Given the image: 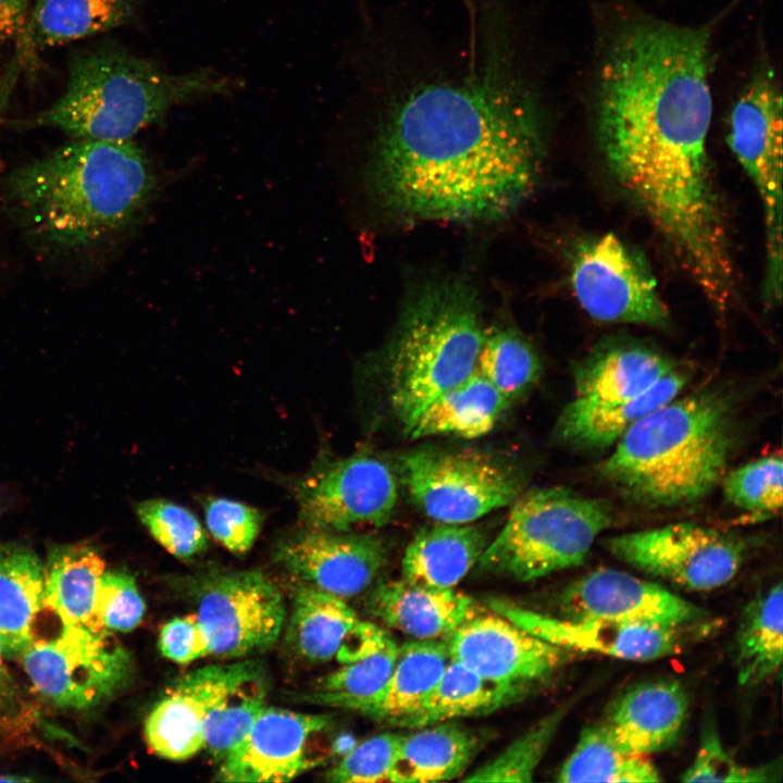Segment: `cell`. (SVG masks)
I'll return each mask as SVG.
<instances>
[{"instance_id": "1", "label": "cell", "mask_w": 783, "mask_h": 783, "mask_svg": "<svg viewBox=\"0 0 783 783\" xmlns=\"http://www.w3.org/2000/svg\"><path fill=\"white\" fill-rule=\"evenodd\" d=\"M713 25L627 10L597 41L588 92L597 147L672 245L705 240L724 221L708 151Z\"/></svg>"}, {"instance_id": "2", "label": "cell", "mask_w": 783, "mask_h": 783, "mask_svg": "<svg viewBox=\"0 0 783 783\" xmlns=\"http://www.w3.org/2000/svg\"><path fill=\"white\" fill-rule=\"evenodd\" d=\"M545 121L526 90L498 79L424 83L390 103L373 142L370 184L406 220L488 222L535 189Z\"/></svg>"}, {"instance_id": "3", "label": "cell", "mask_w": 783, "mask_h": 783, "mask_svg": "<svg viewBox=\"0 0 783 783\" xmlns=\"http://www.w3.org/2000/svg\"><path fill=\"white\" fill-rule=\"evenodd\" d=\"M156 185L147 156L130 140L76 139L12 171L1 191L33 243L71 253L95 249L129 227Z\"/></svg>"}, {"instance_id": "4", "label": "cell", "mask_w": 783, "mask_h": 783, "mask_svg": "<svg viewBox=\"0 0 783 783\" xmlns=\"http://www.w3.org/2000/svg\"><path fill=\"white\" fill-rule=\"evenodd\" d=\"M735 435L733 409L721 393L676 396L631 426L598 470L642 505H688L721 481Z\"/></svg>"}, {"instance_id": "5", "label": "cell", "mask_w": 783, "mask_h": 783, "mask_svg": "<svg viewBox=\"0 0 783 783\" xmlns=\"http://www.w3.org/2000/svg\"><path fill=\"white\" fill-rule=\"evenodd\" d=\"M232 87L213 70L170 73L122 48L105 46L75 54L60 98L15 123L55 128L75 139L130 140L171 108L227 94Z\"/></svg>"}, {"instance_id": "6", "label": "cell", "mask_w": 783, "mask_h": 783, "mask_svg": "<svg viewBox=\"0 0 783 783\" xmlns=\"http://www.w3.org/2000/svg\"><path fill=\"white\" fill-rule=\"evenodd\" d=\"M484 337L468 278L433 276L409 288L386 355L389 400L406 432L431 400L475 371Z\"/></svg>"}, {"instance_id": "7", "label": "cell", "mask_w": 783, "mask_h": 783, "mask_svg": "<svg viewBox=\"0 0 783 783\" xmlns=\"http://www.w3.org/2000/svg\"><path fill=\"white\" fill-rule=\"evenodd\" d=\"M612 520L607 500L563 487L530 490L513 501L506 523L476 566L521 582L577 567Z\"/></svg>"}, {"instance_id": "8", "label": "cell", "mask_w": 783, "mask_h": 783, "mask_svg": "<svg viewBox=\"0 0 783 783\" xmlns=\"http://www.w3.org/2000/svg\"><path fill=\"white\" fill-rule=\"evenodd\" d=\"M782 91L773 67L761 61L734 101L728 142L755 187L766 229L765 297L779 303L782 296Z\"/></svg>"}, {"instance_id": "9", "label": "cell", "mask_w": 783, "mask_h": 783, "mask_svg": "<svg viewBox=\"0 0 783 783\" xmlns=\"http://www.w3.org/2000/svg\"><path fill=\"white\" fill-rule=\"evenodd\" d=\"M399 470L413 505L439 523H473L512 505L523 488L510 467L474 451L410 450Z\"/></svg>"}, {"instance_id": "10", "label": "cell", "mask_w": 783, "mask_h": 783, "mask_svg": "<svg viewBox=\"0 0 783 783\" xmlns=\"http://www.w3.org/2000/svg\"><path fill=\"white\" fill-rule=\"evenodd\" d=\"M570 284L581 308L596 321L656 328L669 325V310L647 262L612 233L574 246Z\"/></svg>"}, {"instance_id": "11", "label": "cell", "mask_w": 783, "mask_h": 783, "mask_svg": "<svg viewBox=\"0 0 783 783\" xmlns=\"http://www.w3.org/2000/svg\"><path fill=\"white\" fill-rule=\"evenodd\" d=\"M34 687L51 703L87 709L113 696L129 679V652L107 629L62 624L58 636L35 641L20 657Z\"/></svg>"}, {"instance_id": "12", "label": "cell", "mask_w": 783, "mask_h": 783, "mask_svg": "<svg viewBox=\"0 0 783 783\" xmlns=\"http://www.w3.org/2000/svg\"><path fill=\"white\" fill-rule=\"evenodd\" d=\"M605 547L625 563L693 591L725 585L745 555L738 538L692 522L617 535Z\"/></svg>"}, {"instance_id": "13", "label": "cell", "mask_w": 783, "mask_h": 783, "mask_svg": "<svg viewBox=\"0 0 783 783\" xmlns=\"http://www.w3.org/2000/svg\"><path fill=\"white\" fill-rule=\"evenodd\" d=\"M293 488L302 525L327 531L382 526L398 499L393 471L368 455L319 461Z\"/></svg>"}, {"instance_id": "14", "label": "cell", "mask_w": 783, "mask_h": 783, "mask_svg": "<svg viewBox=\"0 0 783 783\" xmlns=\"http://www.w3.org/2000/svg\"><path fill=\"white\" fill-rule=\"evenodd\" d=\"M198 600L197 618L211 655L240 658L271 648L285 624L282 593L262 572L229 571L209 579Z\"/></svg>"}, {"instance_id": "15", "label": "cell", "mask_w": 783, "mask_h": 783, "mask_svg": "<svg viewBox=\"0 0 783 783\" xmlns=\"http://www.w3.org/2000/svg\"><path fill=\"white\" fill-rule=\"evenodd\" d=\"M445 639L451 659L490 681L524 691L552 674L569 651L478 607Z\"/></svg>"}, {"instance_id": "16", "label": "cell", "mask_w": 783, "mask_h": 783, "mask_svg": "<svg viewBox=\"0 0 783 783\" xmlns=\"http://www.w3.org/2000/svg\"><path fill=\"white\" fill-rule=\"evenodd\" d=\"M259 661L211 664L178 680L148 713L144 733L158 756L183 761L204 748L210 718L240 684L261 672Z\"/></svg>"}, {"instance_id": "17", "label": "cell", "mask_w": 783, "mask_h": 783, "mask_svg": "<svg viewBox=\"0 0 783 783\" xmlns=\"http://www.w3.org/2000/svg\"><path fill=\"white\" fill-rule=\"evenodd\" d=\"M330 725L327 716L265 706L220 761L215 779L236 783L291 781L321 762L312 745Z\"/></svg>"}, {"instance_id": "18", "label": "cell", "mask_w": 783, "mask_h": 783, "mask_svg": "<svg viewBox=\"0 0 783 783\" xmlns=\"http://www.w3.org/2000/svg\"><path fill=\"white\" fill-rule=\"evenodd\" d=\"M275 558L304 584L346 599L374 584L388 552L384 540L372 534L302 525L277 543Z\"/></svg>"}, {"instance_id": "19", "label": "cell", "mask_w": 783, "mask_h": 783, "mask_svg": "<svg viewBox=\"0 0 783 783\" xmlns=\"http://www.w3.org/2000/svg\"><path fill=\"white\" fill-rule=\"evenodd\" d=\"M563 617L681 629L705 612L667 588L614 569H597L571 583L559 599Z\"/></svg>"}, {"instance_id": "20", "label": "cell", "mask_w": 783, "mask_h": 783, "mask_svg": "<svg viewBox=\"0 0 783 783\" xmlns=\"http://www.w3.org/2000/svg\"><path fill=\"white\" fill-rule=\"evenodd\" d=\"M487 606L537 637L568 650L648 661L674 654L680 646L678 629L552 617L498 597L489 598Z\"/></svg>"}, {"instance_id": "21", "label": "cell", "mask_w": 783, "mask_h": 783, "mask_svg": "<svg viewBox=\"0 0 783 783\" xmlns=\"http://www.w3.org/2000/svg\"><path fill=\"white\" fill-rule=\"evenodd\" d=\"M687 709V693L680 682L648 681L621 695L598 724L622 753L646 756L676 741Z\"/></svg>"}, {"instance_id": "22", "label": "cell", "mask_w": 783, "mask_h": 783, "mask_svg": "<svg viewBox=\"0 0 783 783\" xmlns=\"http://www.w3.org/2000/svg\"><path fill=\"white\" fill-rule=\"evenodd\" d=\"M676 366L671 358L642 343L604 340L573 366L574 398L622 401L647 390Z\"/></svg>"}, {"instance_id": "23", "label": "cell", "mask_w": 783, "mask_h": 783, "mask_svg": "<svg viewBox=\"0 0 783 783\" xmlns=\"http://www.w3.org/2000/svg\"><path fill=\"white\" fill-rule=\"evenodd\" d=\"M474 600L455 588H437L402 577L378 583L368 611L411 639H444L476 609Z\"/></svg>"}, {"instance_id": "24", "label": "cell", "mask_w": 783, "mask_h": 783, "mask_svg": "<svg viewBox=\"0 0 783 783\" xmlns=\"http://www.w3.org/2000/svg\"><path fill=\"white\" fill-rule=\"evenodd\" d=\"M687 378L676 366L647 390L622 401L596 403L573 398L559 414L555 435L573 449H607L636 422L679 396Z\"/></svg>"}, {"instance_id": "25", "label": "cell", "mask_w": 783, "mask_h": 783, "mask_svg": "<svg viewBox=\"0 0 783 783\" xmlns=\"http://www.w3.org/2000/svg\"><path fill=\"white\" fill-rule=\"evenodd\" d=\"M362 623L343 598L304 584L294 596L287 642L307 661L344 663Z\"/></svg>"}, {"instance_id": "26", "label": "cell", "mask_w": 783, "mask_h": 783, "mask_svg": "<svg viewBox=\"0 0 783 783\" xmlns=\"http://www.w3.org/2000/svg\"><path fill=\"white\" fill-rule=\"evenodd\" d=\"M487 545L475 525L439 523L412 537L401 561V577L437 588H455L476 566Z\"/></svg>"}, {"instance_id": "27", "label": "cell", "mask_w": 783, "mask_h": 783, "mask_svg": "<svg viewBox=\"0 0 783 783\" xmlns=\"http://www.w3.org/2000/svg\"><path fill=\"white\" fill-rule=\"evenodd\" d=\"M402 734L390 771L391 783H426L461 776L481 748V737L458 721Z\"/></svg>"}, {"instance_id": "28", "label": "cell", "mask_w": 783, "mask_h": 783, "mask_svg": "<svg viewBox=\"0 0 783 783\" xmlns=\"http://www.w3.org/2000/svg\"><path fill=\"white\" fill-rule=\"evenodd\" d=\"M525 693L522 688L490 681L450 658L430 694L391 726L414 730L490 713L513 704Z\"/></svg>"}, {"instance_id": "29", "label": "cell", "mask_w": 783, "mask_h": 783, "mask_svg": "<svg viewBox=\"0 0 783 783\" xmlns=\"http://www.w3.org/2000/svg\"><path fill=\"white\" fill-rule=\"evenodd\" d=\"M44 564L26 546H0V650L16 659L34 642L33 625L44 608Z\"/></svg>"}, {"instance_id": "30", "label": "cell", "mask_w": 783, "mask_h": 783, "mask_svg": "<svg viewBox=\"0 0 783 783\" xmlns=\"http://www.w3.org/2000/svg\"><path fill=\"white\" fill-rule=\"evenodd\" d=\"M44 571V608L52 611L64 625L91 631L104 629L96 617L104 562L94 548L82 544L54 546Z\"/></svg>"}, {"instance_id": "31", "label": "cell", "mask_w": 783, "mask_h": 783, "mask_svg": "<svg viewBox=\"0 0 783 783\" xmlns=\"http://www.w3.org/2000/svg\"><path fill=\"white\" fill-rule=\"evenodd\" d=\"M139 0H36L20 41L25 55L36 49L88 38L120 27Z\"/></svg>"}, {"instance_id": "32", "label": "cell", "mask_w": 783, "mask_h": 783, "mask_svg": "<svg viewBox=\"0 0 783 783\" xmlns=\"http://www.w3.org/2000/svg\"><path fill=\"white\" fill-rule=\"evenodd\" d=\"M508 405L475 370L431 400L407 433L415 439L438 435L477 438L494 428Z\"/></svg>"}, {"instance_id": "33", "label": "cell", "mask_w": 783, "mask_h": 783, "mask_svg": "<svg viewBox=\"0 0 783 783\" xmlns=\"http://www.w3.org/2000/svg\"><path fill=\"white\" fill-rule=\"evenodd\" d=\"M398 647L386 631L373 624L361 654L323 676L302 698L321 706L360 712L385 688Z\"/></svg>"}, {"instance_id": "34", "label": "cell", "mask_w": 783, "mask_h": 783, "mask_svg": "<svg viewBox=\"0 0 783 783\" xmlns=\"http://www.w3.org/2000/svg\"><path fill=\"white\" fill-rule=\"evenodd\" d=\"M449 660L445 638L405 642L385 688L359 713L391 726L430 694Z\"/></svg>"}, {"instance_id": "35", "label": "cell", "mask_w": 783, "mask_h": 783, "mask_svg": "<svg viewBox=\"0 0 783 783\" xmlns=\"http://www.w3.org/2000/svg\"><path fill=\"white\" fill-rule=\"evenodd\" d=\"M735 662L741 684H757L781 667L783 647V589L778 583L744 609L736 637Z\"/></svg>"}, {"instance_id": "36", "label": "cell", "mask_w": 783, "mask_h": 783, "mask_svg": "<svg viewBox=\"0 0 783 783\" xmlns=\"http://www.w3.org/2000/svg\"><path fill=\"white\" fill-rule=\"evenodd\" d=\"M563 783L658 782L656 767L645 756L622 753L596 723L583 730L581 736L558 772Z\"/></svg>"}, {"instance_id": "37", "label": "cell", "mask_w": 783, "mask_h": 783, "mask_svg": "<svg viewBox=\"0 0 783 783\" xmlns=\"http://www.w3.org/2000/svg\"><path fill=\"white\" fill-rule=\"evenodd\" d=\"M475 370L510 401L538 382L542 364L522 334L499 328L485 333Z\"/></svg>"}, {"instance_id": "38", "label": "cell", "mask_w": 783, "mask_h": 783, "mask_svg": "<svg viewBox=\"0 0 783 783\" xmlns=\"http://www.w3.org/2000/svg\"><path fill=\"white\" fill-rule=\"evenodd\" d=\"M566 707L546 716L507 745L499 754L471 771L468 782H530L545 756Z\"/></svg>"}, {"instance_id": "39", "label": "cell", "mask_w": 783, "mask_h": 783, "mask_svg": "<svg viewBox=\"0 0 783 783\" xmlns=\"http://www.w3.org/2000/svg\"><path fill=\"white\" fill-rule=\"evenodd\" d=\"M265 670L251 676L216 708L207 726L204 748L221 761L244 737L265 707Z\"/></svg>"}, {"instance_id": "40", "label": "cell", "mask_w": 783, "mask_h": 783, "mask_svg": "<svg viewBox=\"0 0 783 783\" xmlns=\"http://www.w3.org/2000/svg\"><path fill=\"white\" fill-rule=\"evenodd\" d=\"M724 496L736 508L755 513L772 514L782 507L783 460L770 455L745 463L723 478Z\"/></svg>"}, {"instance_id": "41", "label": "cell", "mask_w": 783, "mask_h": 783, "mask_svg": "<svg viewBox=\"0 0 783 783\" xmlns=\"http://www.w3.org/2000/svg\"><path fill=\"white\" fill-rule=\"evenodd\" d=\"M136 513L150 535L179 559H191L208 546L207 534L199 520L177 504L149 499L137 505Z\"/></svg>"}, {"instance_id": "42", "label": "cell", "mask_w": 783, "mask_h": 783, "mask_svg": "<svg viewBox=\"0 0 783 783\" xmlns=\"http://www.w3.org/2000/svg\"><path fill=\"white\" fill-rule=\"evenodd\" d=\"M402 734L394 732L371 736L351 748L325 772L335 783L389 782Z\"/></svg>"}, {"instance_id": "43", "label": "cell", "mask_w": 783, "mask_h": 783, "mask_svg": "<svg viewBox=\"0 0 783 783\" xmlns=\"http://www.w3.org/2000/svg\"><path fill=\"white\" fill-rule=\"evenodd\" d=\"M684 782H773L781 780L780 765L748 768L738 765L724 749L714 730H706Z\"/></svg>"}, {"instance_id": "44", "label": "cell", "mask_w": 783, "mask_h": 783, "mask_svg": "<svg viewBox=\"0 0 783 783\" xmlns=\"http://www.w3.org/2000/svg\"><path fill=\"white\" fill-rule=\"evenodd\" d=\"M145 610L134 576L123 571L102 573L96 599V617L102 627L129 632L140 623Z\"/></svg>"}, {"instance_id": "45", "label": "cell", "mask_w": 783, "mask_h": 783, "mask_svg": "<svg viewBox=\"0 0 783 783\" xmlns=\"http://www.w3.org/2000/svg\"><path fill=\"white\" fill-rule=\"evenodd\" d=\"M203 510L210 534L227 550L244 555L252 547L263 521L258 509L236 500L208 498Z\"/></svg>"}, {"instance_id": "46", "label": "cell", "mask_w": 783, "mask_h": 783, "mask_svg": "<svg viewBox=\"0 0 783 783\" xmlns=\"http://www.w3.org/2000/svg\"><path fill=\"white\" fill-rule=\"evenodd\" d=\"M158 645L166 659L179 664L211 655L207 633L197 616L175 617L167 621L160 631Z\"/></svg>"}, {"instance_id": "47", "label": "cell", "mask_w": 783, "mask_h": 783, "mask_svg": "<svg viewBox=\"0 0 783 783\" xmlns=\"http://www.w3.org/2000/svg\"><path fill=\"white\" fill-rule=\"evenodd\" d=\"M29 11V0H0V42L20 41Z\"/></svg>"}, {"instance_id": "48", "label": "cell", "mask_w": 783, "mask_h": 783, "mask_svg": "<svg viewBox=\"0 0 783 783\" xmlns=\"http://www.w3.org/2000/svg\"><path fill=\"white\" fill-rule=\"evenodd\" d=\"M18 705V694L14 681L11 679L3 663L0 650V710L9 714Z\"/></svg>"}, {"instance_id": "49", "label": "cell", "mask_w": 783, "mask_h": 783, "mask_svg": "<svg viewBox=\"0 0 783 783\" xmlns=\"http://www.w3.org/2000/svg\"><path fill=\"white\" fill-rule=\"evenodd\" d=\"M25 782V781H32V779L25 778V776H15V775H0V782Z\"/></svg>"}]
</instances>
